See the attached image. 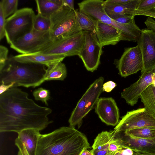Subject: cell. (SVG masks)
<instances>
[{
    "instance_id": "cell-24",
    "label": "cell",
    "mask_w": 155,
    "mask_h": 155,
    "mask_svg": "<svg viewBox=\"0 0 155 155\" xmlns=\"http://www.w3.org/2000/svg\"><path fill=\"white\" fill-rule=\"evenodd\" d=\"M140 98L147 112L155 120V87L150 85L141 93Z\"/></svg>"
},
{
    "instance_id": "cell-30",
    "label": "cell",
    "mask_w": 155,
    "mask_h": 155,
    "mask_svg": "<svg viewBox=\"0 0 155 155\" xmlns=\"http://www.w3.org/2000/svg\"><path fill=\"white\" fill-rule=\"evenodd\" d=\"M32 94L35 100L40 101L48 106V101L51 97L49 90L41 87L35 90Z\"/></svg>"
},
{
    "instance_id": "cell-32",
    "label": "cell",
    "mask_w": 155,
    "mask_h": 155,
    "mask_svg": "<svg viewBox=\"0 0 155 155\" xmlns=\"http://www.w3.org/2000/svg\"><path fill=\"white\" fill-rule=\"evenodd\" d=\"M8 49L6 47L0 45V70L4 67L8 59Z\"/></svg>"
},
{
    "instance_id": "cell-21",
    "label": "cell",
    "mask_w": 155,
    "mask_h": 155,
    "mask_svg": "<svg viewBox=\"0 0 155 155\" xmlns=\"http://www.w3.org/2000/svg\"><path fill=\"white\" fill-rule=\"evenodd\" d=\"M140 0H131L127 3L118 5H109L104 4V10L110 17L116 15H136V12Z\"/></svg>"
},
{
    "instance_id": "cell-16",
    "label": "cell",
    "mask_w": 155,
    "mask_h": 155,
    "mask_svg": "<svg viewBox=\"0 0 155 155\" xmlns=\"http://www.w3.org/2000/svg\"><path fill=\"white\" fill-rule=\"evenodd\" d=\"M95 112L101 120L107 125L116 126L120 121L119 110L112 97L99 98L95 106Z\"/></svg>"
},
{
    "instance_id": "cell-23",
    "label": "cell",
    "mask_w": 155,
    "mask_h": 155,
    "mask_svg": "<svg viewBox=\"0 0 155 155\" xmlns=\"http://www.w3.org/2000/svg\"><path fill=\"white\" fill-rule=\"evenodd\" d=\"M67 75V69L65 64L60 62L47 67L44 81H63Z\"/></svg>"
},
{
    "instance_id": "cell-13",
    "label": "cell",
    "mask_w": 155,
    "mask_h": 155,
    "mask_svg": "<svg viewBox=\"0 0 155 155\" xmlns=\"http://www.w3.org/2000/svg\"><path fill=\"white\" fill-rule=\"evenodd\" d=\"M137 42L143 60L142 74L155 68V32L147 28L142 29Z\"/></svg>"
},
{
    "instance_id": "cell-11",
    "label": "cell",
    "mask_w": 155,
    "mask_h": 155,
    "mask_svg": "<svg viewBox=\"0 0 155 155\" xmlns=\"http://www.w3.org/2000/svg\"><path fill=\"white\" fill-rule=\"evenodd\" d=\"M140 127L155 129V120L144 108L127 112L122 117L113 131L114 132H125Z\"/></svg>"
},
{
    "instance_id": "cell-4",
    "label": "cell",
    "mask_w": 155,
    "mask_h": 155,
    "mask_svg": "<svg viewBox=\"0 0 155 155\" xmlns=\"http://www.w3.org/2000/svg\"><path fill=\"white\" fill-rule=\"evenodd\" d=\"M104 1L86 0L78 4L79 11L89 17L92 21H99L115 27L120 32L121 41L137 42L141 30L136 24L134 20L129 24L120 23L110 18L104 9Z\"/></svg>"
},
{
    "instance_id": "cell-17",
    "label": "cell",
    "mask_w": 155,
    "mask_h": 155,
    "mask_svg": "<svg viewBox=\"0 0 155 155\" xmlns=\"http://www.w3.org/2000/svg\"><path fill=\"white\" fill-rule=\"evenodd\" d=\"M93 21L97 38L102 47L114 45L121 41L120 33L116 28L99 21Z\"/></svg>"
},
{
    "instance_id": "cell-36",
    "label": "cell",
    "mask_w": 155,
    "mask_h": 155,
    "mask_svg": "<svg viewBox=\"0 0 155 155\" xmlns=\"http://www.w3.org/2000/svg\"><path fill=\"white\" fill-rule=\"evenodd\" d=\"M131 0H107L104 1L105 5H118L127 3Z\"/></svg>"
},
{
    "instance_id": "cell-31",
    "label": "cell",
    "mask_w": 155,
    "mask_h": 155,
    "mask_svg": "<svg viewBox=\"0 0 155 155\" xmlns=\"http://www.w3.org/2000/svg\"><path fill=\"white\" fill-rule=\"evenodd\" d=\"M135 15H116L111 17L115 21L123 24H129L134 21Z\"/></svg>"
},
{
    "instance_id": "cell-20",
    "label": "cell",
    "mask_w": 155,
    "mask_h": 155,
    "mask_svg": "<svg viewBox=\"0 0 155 155\" xmlns=\"http://www.w3.org/2000/svg\"><path fill=\"white\" fill-rule=\"evenodd\" d=\"M114 139L112 131H102L94 139L91 150L94 155H107L109 146Z\"/></svg>"
},
{
    "instance_id": "cell-26",
    "label": "cell",
    "mask_w": 155,
    "mask_h": 155,
    "mask_svg": "<svg viewBox=\"0 0 155 155\" xmlns=\"http://www.w3.org/2000/svg\"><path fill=\"white\" fill-rule=\"evenodd\" d=\"M132 136L140 138L151 139L155 138V129L147 127L132 129L125 132Z\"/></svg>"
},
{
    "instance_id": "cell-34",
    "label": "cell",
    "mask_w": 155,
    "mask_h": 155,
    "mask_svg": "<svg viewBox=\"0 0 155 155\" xmlns=\"http://www.w3.org/2000/svg\"><path fill=\"white\" fill-rule=\"evenodd\" d=\"M123 148L114 139L110 144L107 155H114L117 151Z\"/></svg>"
},
{
    "instance_id": "cell-38",
    "label": "cell",
    "mask_w": 155,
    "mask_h": 155,
    "mask_svg": "<svg viewBox=\"0 0 155 155\" xmlns=\"http://www.w3.org/2000/svg\"><path fill=\"white\" fill-rule=\"evenodd\" d=\"M144 23L147 28L155 32V21L152 18L148 17Z\"/></svg>"
},
{
    "instance_id": "cell-44",
    "label": "cell",
    "mask_w": 155,
    "mask_h": 155,
    "mask_svg": "<svg viewBox=\"0 0 155 155\" xmlns=\"http://www.w3.org/2000/svg\"><path fill=\"white\" fill-rule=\"evenodd\" d=\"M144 15L147 16L148 17L155 18V13H148Z\"/></svg>"
},
{
    "instance_id": "cell-1",
    "label": "cell",
    "mask_w": 155,
    "mask_h": 155,
    "mask_svg": "<svg viewBox=\"0 0 155 155\" xmlns=\"http://www.w3.org/2000/svg\"><path fill=\"white\" fill-rule=\"evenodd\" d=\"M52 112L51 108L40 106L29 98L27 92L12 87L0 94V132L42 130L53 122L48 117Z\"/></svg>"
},
{
    "instance_id": "cell-6",
    "label": "cell",
    "mask_w": 155,
    "mask_h": 155,
    "mask_svg": "<svg viewBox=\"0 0 155 155\" xmlns=\"http://www.w3.org/2000/svg\"><path fill=\"white\" fill-rule=\"evenodd\" d=\"M35 15L32 8H24L6 19L5 36L8 44H11L33 29Z\"/></svg>"
},
{
    "instance_id": "cell-19",
    "label": "cell",
    "mask_w": 155,
    "mask_h": 155,
    "mask_svg": "<svg viewBox=\"0 0 155 155\" xmlns=\"http://www.w3.org/2000/svg\"><path fill=\"white\" fill-rule=\"evenodd\" d=\"M17 138L24 144L29 155H36L39 131L33 129L23 130L18 133Z\"/></svg>"
},
{
    "instance_id": "cell-10",
    "label": "cell",
    "mask_w": 155,
    "mask_h": 155,
    "mask_svg": "<svg viewBox=\"0 0 155 155\" xmlns=\"http://www.w3.org/2000/svg\"><path fill=\"white\" fill-rule=\"evenodd\" d=\"M84 42L83 48L78 55L86 69L93 72L100 63L102 46L99 43L95 32L83 31Z\"/></svg>"
},
{
    "instance_id": "cell-12",
    "label": "cell",
    "mask_w": 155,
    "mask_h": 155,
    "mask_svg": "<svg viewBox=\"0 0 155 155\" xmlns=\"http://www.w3.org/2000/svg\"><path fill=\"white\" fill-rule=\"evenodd\" d=\"M143 66L141 52L137 45L125 48L123 54L118 60L117 65L119 74L124 77L141 71Z\"/></svg>"
},
{
    "instance_id": "cell-41",
    "label": "cell",
    "mask_w": 155,
    "mask_h": 155,
    "mask_svg": "<svg viewBox=\"0 0 155 155\" xmlns=\"http://www.w3.org/2000/svg\"><path fill=\"white\" fill-rule=\"evenodd\" d=\"M63 5L66 6L72 10L74 11L73 0H62Z\"/></svg>"
},
{
    "instance_id": "cell-37",
    "label": "cell",
    "mask_w": 155,
    "mask_h": 155,
    "mask_svg": "<svg viewBox=\"0 0 155 155\" xmlns=\"http://www.w3.org/2000/svg\"><path fill=\"white\" fill-rule=\"evenodd\" d=\"M116 86V84L112 81H109L103 84V91L110 92Z\"/></svg>"
},
{
    "instance_id": "cell-39",
    "label": "cell",
    "mask_w": 155,
    "mask_h": 155,
    "mask_svg": "<svg viewBox=\"0 0 155 155\" xmlns=\"http://www.w3.org/2000/svg\"><path fill=\"white\" fill-rule=\"evenodd\" d=\"M133 153L134 151L131 149L123 148L117 151L114 155H133Z\"/></svg>"
},
{
    "instance_id": "cell-7",
    "label": "cell",
    "mask_w": 155,
    "mask_h": 155,
    "mask_svg": "<svg viewBox=\"0 0 155 155\" xmlns=\"http://www.w3.org/2000/svg\"><path fill=\"white\" fill-rule=\"evenodd\" d=\"M104 78L100 77L89 87L78 102L68 120L70 126L81 124L83 119L95 106L103 91Z\"/></svg>"
},
{
    "instance_id": "cell-14",
    "label": "cell",
    "mask_w": 155,
    "mask_h": 155,
    "mask_svg": "<svg viewBox=\"0 0 155 155\" xmlns=\"http://www.w3.org/2000/svg\"><path fill=\"white\" fill-rule=\"evenodd\" d=\"M114 140L123 147L137 153H155V138L147 139L136 137L125 132H114Z\"/></svg>"
},
{
    "instance_id": "cell-22",
    "label": "cell",
    "mask_w": 155,
    "mask_h": 155,
    "mask_svg": "<svg viewBox=\"0 0 155 155\" xmlns=\"http://www.w3.org/2000/svg\"><path fill=\"white\" fill-rule=\"evenodd\" d=\"M35 1L38 14L48 18L63 5L62 0H36Z\"/></svg>"
},
{
    "instance_id": "cell-2",
    "label": "cell",
    "mask_w": 155,
    "mask_h": 155,
    "mask_svg": "<svg viewBox=\"0 0 155 155\" xmlns=\"http://www.w3.org/2000/svg\"><path fill=\"white\" fill-rule=\"evenodd\" d=\"M90 147L85 136L74 127H62L39 138L36 155H80Z\"/></svg>"
},
{
    "instance_id": "cell-3",
    "label": "cell",
    "mask_w": 155,
    "mask_h": 155,
    "mask_svg": "<svg viewBox=\"0 0 155 155\" xmlns=\"http://www.w3.org/2000/svg\"><path fill=\"white\" fill-rule=\"evenodd\" d=\"M46 67L41 64L19 62L11 56L0 70V84L14 83V87H35L45 82Z\"/></svg>"
},
{
    "instance_id": "cell-43",
    "label": "cell",
    "mask_w": 155,
    "mask_h": 155,
    "mask_svg": "<svg viewBox=\"0 0 155 155\" xmlns=\"http://www.w3.org/2000/svg\"><path fill=\"white\" fill-rule=\"evenodd\" d=\"M133 155H155V153H141L134 152Z\"/></svg>"
},
{
    "instance_id": "cell-15",
    "label": "cell",
    "mask_w": 155,
    "mask_h": 155,
    "mask_svg": "<svg viewBox=\"0 0 155 155\" xmlns=\"http://www.w3.org/2000/svg\"><path fill=\"white\" fill-rule=\"evenodd\" d=\"M155 77V68L142 74L139 79L129 87L124 89L121 97L131 106L136 104L141 93L150 85L152 84Z\"/></svg>"
},
{
    "instance_id": "cell-29",
    "label": "cell",
    "mask_w": 155,
    "mask_h": 155,
    "mask_svg": "<svg viewBox=\"0 0 155 155\" xmlns=\"http://www.w3.org/2000/svg\"><path fill=\"white\" fill-rule=\"evenodd\" d=\"M148 13H155V0H140L136 12V15Z\"/></svg>"
},
{
    "instance_id": "cell-25",
    "label": "cell",
    "mask_w": 155,
    "mask_h": 155,
    "mask_svg": "<svg viewBox=\"0 0 155 155\" xmlns=\"http://www.w3.org/2000/svg\"><path fill=\"white\" fill-rule=\"evenodd\" d=\"M77 21L82 31H89L95 33L94 23L88 16L77 10H75Z\"/></svg>"
},
{
    "instance_id": "cell-18",
    "label": "cell",
    "mask_w": 155,
    "mask_h": 155,
    "mask_svg": "<svg viewBox=\"0 0 155 155\" xmlns=\"http://www.w3.org/2000/svg\"><path fill=\"white\" fill-rule=\"evenodd\" d=\"M16 61L22 62L40 64L47 67L52 64L62 62L65 57L59 55H48L38 52L20 54L13 56Z\"/></svg>"
},
{
    "instance_id": "cell-9",
    "label": "cell",
    "mask_w": 155,
    "mask_h": 155,
    "mask_svg": "<svg viewBox=\"0 0 155 155\" xmlns=\"http://www.w3.org/2000/svg\"><path fill=\"white\" fill-rule=\"evenodd\" d=\"M49 31L41 32L33 29L10 44V47L21 54L38 52L50 44Z\"/></svg>"
},
{
    "instance_id": "cell-28",
    "label": "cell",
    "mask_w": 155,
    "mask_h": 155,
    "mask_svg": "<svg viewBox=\"0 0 155 155\" xmlns=\"http://www.w3.org/2000/svg\"><path fill=\"white\" fill-rule=\"evenodd\" d=\"M18 0H2L0 2V6L2 8L5 18H8L18 10Z\"/></svg>"
},
{
    "instance_id": "cell-42",
    "label": "cell",
    "mask_w": 155,
    "mask_h": 155,
    "mask_svg": "<svg viewBox=\"0 0 155 155\" xmlns=\"http://www.w3.org/2000/svg\"><path fill=\"white\" fill-rule=\"evenodd\" d=\"M80 155H94V154L91 150L89 151L87 150V149H85L81 151Z\"/></svg>"
},
{
    "instance_id": "cell-35",
    "label": "cell",
    "mask_w": 155,
    "mask_h": 155,
    "mask_svg": "<svg viewBox=\"0 0 155 155\" xmlns=\"http://www.w3.org/2000/svg\"><path fill=\"white\" fill-rule=\"evenodd\" d=\"M15 143L18 149L17 155H29L24 144L17 137L15 139Z\"/></svg>"
},
{
    "instance_id": "cell-27",
    "label": "cell",
    "mask_w": 155,
    "mask_h": 155,
    "mask_svg": "<svg viewBox=\"0 0 155 155\" xmlns=\"http://www.w3.org/2000/svg\"><path fill=\"white\" fill-rule=\"evenodd\" d=\"M51 26L50 18L43 17L38 14L35 15L33 22V28L35 30L41 32L48 31Z\"/></svg>"
},
{
    "instance_id": "cell-8",
    "label": "cell",
    "mask_w": 155,
    "mask_h": 155,
    "mask_svg": "<svg viewBox=\"0 0 155 155\" xmlns=\"http://www.w3.org/2000/svg\"><path fill=\"white\" fill-rule=\"evenodd\" d=\"M84 42L83 31L51 42L37 52L48 55H62L65 57L78 55Z\"/></svg>"
},
{
    "instance_id": "cell-33",
    "label": "cell",
    "mask_w": 155,
    "mask_h": 155,
    "mask_svg": "<svg viewBox=\"0 0 155 155\" xmlns=\"http://www.w3.org/2000/svg\"><path fill=\"white\" fill-rule=\"evenodd\" d=\"M6 19L2 8L0 6V41L5 36V25Z\"/></svg>"
},
{
    "instance_id": "cell-5",
    "label": "cell",
    "mask_w": 155,
    "mask_h": 155,
    "mask_svg": "<svg viewBox=\"0 0 155 155\" xmlns=\"http://www.w3.org/2000/svg\"><path fill=\"white\" fill-rule=\"evenodd\" d=\"M50 18V37L52 42L82 31L74 11L63 5L51 15Z\"/></svg>"
},
{
    "instance_id": "cell-40",
    "label": "cell",
    "mask_w": 155,
    "mask_h": 155,
    "mask_svg": "<svg viewBox=\"0 0 155 155\" xmlns=\"http://www.w3.org/2000/svg\"><path fill=\"white\" fill-rule=\"evenodd\" d=\"M14 84L12 83L8 84H0V94L6 92L10 88L14 87Z\"/></svg>"
}]
</instances>
